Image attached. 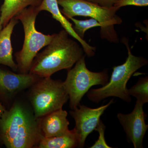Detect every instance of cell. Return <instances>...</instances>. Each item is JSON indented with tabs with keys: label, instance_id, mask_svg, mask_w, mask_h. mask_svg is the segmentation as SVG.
Segmentation results:
<instances>
[{
	"label": "cell",
	"instance_id": "cell-1",
	"mask_svg": "<svg viewBox=\"0 0 148 148\" xmlns=\"http://www.w3.org/2000/svg\"><path fill=\"white\" fill-rule=\"evenodd\" d=\"M40 119L32 108L15 101L0 118V142L7 148H36L42 135Z\"/></svg>",
	"mask_w": 148,
	"mask_h": 148
},
{
	"label": "cell",
	"instance_id": "cell-2",
	"mask_svg": "<svg viewBox=\"0 0 148 148\" xmlns=\"http://www.w3.org/2000/svg\"><path fill=\"white\" fill-rule=\"evenodd\" d=\"M69 36L64 29L54 34L51 42L35 57L29 73L46 77L61 70L71 69L83 56L84 51L82 47Z\"/></svg>",
	"mask_w": 148,
	"mask_h": 148
},
{
	"label": "cell",
	"instance_id": "cell-3",
	"mask_svg": "<svg viewBox=\"0 0 148 148\" xmlns=\"http://www.w3.org/2000/svg\"><path fill=\"white\" fill-rule=\"evenodd\" d=\"M61 6V13L66 18L76 16L90 17L101 24V38L110 42H119L118 35L115 25L121 24L122 20L116 14L119 9L114 6L106 8L86 1L84 0H57Z\"/></svg>",
	"mask_w": 148,
	"mask_h": 148
},
{
	"label": "cell",
	"instance_id": "cell-4",
	"mask_svg": "<svg viewBox=\"0 0 148 148\" xmlns=\"http://www.w3.org/2000/svg\"><path fill=\"white\" fill-rule=\"evenodd\" d=\"M122 41L127 48L128 52L126 61L124 64L113 67L110 81L103 87L88 91L87 97L90 101L98 103L108 97H115L127 103L131 101L127 88V82L134 73L147 65L148 61L144 57L132 54L126 38L123 37Z\"/></svg>",
	"mask_w": 148,
	"mask_h": 148
},
{
	"label": "cell",
	"instance_id": "cell-5",
	"mask_svg": "<svg viewBox=\"0 0 148 148\" xmlns=\"http://www.w3.org/2000/svg\"><path fill=\"white\" fill-rule=\"evenodd\" d=\"M40 11L38 7H29L14 16L23 25L24 40L22 49L15 54L18 71L28 73L37 54L52 40L54 34L45 35L38 32L35 27L36 18Z\"/></svg>",
	"mask_w": 148,
	"mask_h": 148
},
{
	"label": "cell",
	"instance_id": "cell-6",
	"mask_svg": "<svg viewBox=\"0 0 148 148\" xmlns=\"http://www.w3.org/2000/svg\"><path fill=\"white\" fill-rule=\"evenodd\" d=\"M30 87L29 101L37 118L62 109L69 98L64 82L51 77L40 78Z\"/></svg>",
	"mask_w": 148,
	"mask_h": 148
},
{
	"label": "cell",
	"instance_id": "cell-7",
	"mask_svg": "<svg viewBox=\"0 0 148 148\" xmlns=\"http://www.w3.org/2000/svg\"><path fill=\"white\" fill-rule=\"evenodd\" d=\"M84 55L76 63L74 68L68 70L67 77L64 82L69 95L70 108L72 110L80 105L84 95L93 86H104L108 82L107 71L93 72L86 67Z\"/></svg>",
	"mask_w": 148,
	"mask_h": 148
},
{
	"label": "cell",
	"instance_id": "cell-8",
	"mask_svg": "<svg viewBox=\"0 0 148 148\" xmlns=\"http://www.w3.org/2000/svg\"><path fill=\"white\" fill-rule=\"evenodd\" d=\"M114 103L112 99L109 103L96 108H91L84 105H80L70 114L74 119L75 126L74 128L79 139V147L83 148L88 135L95 130L105 110Z\"/></svg>",
	"mask_w": 148,
	"mask_h": 148
},
{
	"label": "cell",
	"instance_id": "cell-9",
	"mask_svg": "<svg viewBox=\"0 0 148 148\" xmlns=\"http://www.w3.org/2000/svg\"><path fill=\"white\" fill-rule=\"evenodd\" d=\"M143 104L136 101L134 110L130 113L118 114L117 117L123 127L127 141L135 148H143L144 136L148 128L145 120L146 115Z\"/></svg>",
	"mask_w": 148,
	"mask_h": 148
},
{
	"label": "cell",
	"instance_id": "cell-10",
	"mask_svg": "<svg viewBox=\"0 0 148 148\" xmlns=\"http://www.w3.org/2000/svg\"><path fill=\"white\" fill-rule=\"evenodd\" d=\"M40 78L29 73L17 74L0 69V95L5 99H11L31 87Z\"/></svg>",
	"mask_w": 148,
	"mask_h": 148
},
{
	"label": "cell",
	"instance_id": "cell-11",
	"mask_svg": "<svg viewBox=\"0 0 148 148\" xmlns=\"http://www.w3.org/2000/svg\"><path fill=\"white\" fill-rule=\"evenodd\" d=\"M38 8L40 12L42 11H46L51 14L53 18L61 24L69 34L79 42L86 55L88 57H92L95 55L96 48L89 45L84 40L82 39L77 35L71 23L61 13L57 0H43Z\"/></svg>",
	"mask_w": 148,
	"mask_h": 148
},
{
	"label": "cell",
	"instance_id": "cell-12",
	"mask_svg": "<svg viewBox=\"0 0 148 148\" xmlns=\"http://www.w3.org/2000/svg\"><path fill=\"white\" fill-rule=\"evenodd\" d=\"M68 112L61 109L41 118L40 126L43 136L51 138L61 136L69 131Z\"/></svg>",
	"mask_w": 148,
	"mask_h": 148
},
{
	"label": "cell",
	"instance_id": "cell-13",
	"mask_svg": "<svg viewBox=\"0 0 148 148\" xmlns=\"http://www.w3.org/2000/svg\"><path fill=\"white\" fill-rule=\"evenodd\" d=\"M18 22L15 17L12 18L0 32V64L8 66L15 72L18 71V68L13 60L11 36Z\"/></svg>",
	"mask_w": 148,
	"mask_h": 148
},
{
	"label": "cell",
	"instance_id": "cell-14",
	"mask_svg": "<svg viewBox=\"0 0 148 148\" xmlns=\"http://www.w3.org/2000/svg\"><path fill=\"white\" fill-rule=\"evenodd\" d=\"M43 0H4L0 10V20L5 27L12 18L27 7H38Z\"/></svg>",
	"mask_w": 148,
	"mask_h": 148
},
{
	"label": "cell",
	"instance_id": "cell-15",
	"mask_svg": "<svg viewBox=\"0 0 148 148\" xmlns=\"http://www.w3.org/2000/svg\"><path fill=\"white\" fill-rule=\"evenodd\" d=\"M79 146V139L74 129L64 135L51 138L42 135L37 148H73Z\"/></svg>",
	"mask_w": 148,
	"mask_h": 148
},
{
	"label": "cell",
	"instance_id": "cell-16",
	"mask_svg": "<svg viewBox=\"0 0 148 148\" xmlns=\"http://www.w3.org/2000/svg\"><path fill=\"white\" fill-rule=\"evenodd\" d=\"M148 77H139L136 84L128 89L130 95L134 96L137 101L143 105L148 102Z\"/></svg>",
	"mask_w": 148,
	"mask_h": 148
},
{
	"label": "cell",
	"instance_id": "cell-17",
	"mask_svg": "<svg viewBox=\"0 0 148 148\" xmlns=\"http://www.w3.org/2000/svg\"><path fill=\"white\" fill-rule=\"evenodd\" d=\"M70 19L74 23L73 28L74 31L78 36L83 40H84L85 33L88 30L94 27H101L100 23L94 18L81 20L72 17Z\"/></svg>",
	"mask_w": 148,
	"mask_h": 148
},
{
	"label": "cell",
	"instance_id": "cell-18",
	"mask_svg": "<svg viewBox=\"0 0 148 148\" xmlns=\"http://www.w3.org/2000/svg\"><path fill=\"white\" fill-rule=\"evenodd\" d=\"M106 126L103 123V121L100 120L99 123L95 130L98 131L99 136L98 140L95 142L90 148H111L106 142L105 138V132Z\"/></svg>",
	"mask_w": 148,
	"mask_h": 148
},
{
	"label": "cell",
	"instance_id": "cell-19",
	"mask_svg": "<svg viewBox=\"0 0 148 148\" xmlns=\"http://www.w3.org/2000/svg\"><path fill=\"white\" fill-rule=\"evenodd\" d=\"M148 5V0H118L114 6L119 9L122 7L127 5L137 6H147Z\"/></svg>",
	"mask_w": 148,
	"mask_h": 148
},
{
	"label": "cell",
	"instance_id": "cell-20",
	"mask_svg": "<svg viewBox=\"0 0 148 148\" xmlns=\"http://www.w3.org/2000/svg\"><path fill=\"white\" fill-rule=\"evenodd\" d=\"M89 2L93 3L101 6L106 8H111L114 6V5L118 0H84Z\"/></svg>",
	"mask_w": 148,
	"mask_h": 148
},
{
	"label": "cell",
	"instance_id": "cell-21",
	"mask_svg": "<svg viewBox=\"0 0 148 148\" xmlns=\"http://www.w3.org/2000/svg\"><path fill=\"white\" fill-rule=\"evenodd\" d=\"M5 110L6 109L5 107L2 105L1 103H0V118Z\"/></svg>",
	"mask_w": 148,
	"mask_h": 148
},
{
	"label": "cell",
	"instance_id": "cell-22",
	"mask_svg": "<svg viewBox=\"0 0 148 148\" xmlns=\"http://www.w3.org/2000/svg\"><path fill=\"white\" fill-rule=\"evenodd\" d=\"M3 26L2 25L1 23V20H0V32H1V30H2Z\"/></svg>",
	"mask_w": 148,
	"mask_h": 148
}]
</instances>
